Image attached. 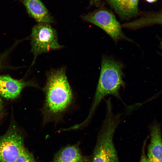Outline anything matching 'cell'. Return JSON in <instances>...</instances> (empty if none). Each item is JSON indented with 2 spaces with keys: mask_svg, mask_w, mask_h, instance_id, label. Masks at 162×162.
Returning <instances> with one entry per match:
<instances>
[{
  "mask_svg": "<svg viewBox=\"0 0 162 162\" xmlns=\"http://www.w3.org/2000/svg\"><path fill=\"white\" fill-rule=\"evenodd\" d=\"M44 91L45 96L42 112L44 123L60 121L74 99L65 68L52 69L47 72Z\"/></svg>",
  "mask_w": 162,
  "mask_h": 162,
  "instance_id": "cell-1",
  "label": "cell"
},
{
  "mask_svg": "<svg viewBox=\"0 0 162 162\" xmlns=\"http://www.w3.org/2000/svg\"><path fill=\"white\" fill-rule=\"evenodd\" d=\"M123 65L111 57L103 56L97 88L88 114L82 122L86 126L89 123L97 107L106 96L111 95L120 98L119 91L124 85L123 80Z\"/></svg>",
  "mask_w": 162,
  "mask_h": 162,
  "instance_id": "cell-2",
  "label": "cell"
},
{
  "mask_svg": "<svg viewBox=\"0 0 162 162\" xmlns=\"http://www.w3.org/2000/svg\"><path fill=\"white\" fill-rule=\"evenodd\" d=\"M106 103L105 118L98 136L91 162H120L113 137L120 123L121 115L114 113L110 98Z\"/></svg>",
  "mask_w": 162,
  "mask_h": 162,
  "instance_id": "cell-3",
  "label": "cell"
},
{
  "mask_svg": "<svg viewBox=\"0 0 162 162\" xmlns=\"http://www.w3.org/2000/svg\"><path fill=\"white\" fill-rule=\"evenodd\" d=\"M31 44L34 58L41 54L64 47L58 42L56 30L50 24L44 22L38 23L32 28Z\"/></svg>",
  "mask_w": 162,
  "mask_h": 162,
  "instance_id": "cell-4",
  "label": "cell"
},
{
  "mask_svg": "<svg viewBox=\"0 0 162 162\" xmlns=\"http://www.w3.org/2000/svg\"><path fill=\"white\" fill-rule=\"evenodd\" d=\"M82 18L85 21L101 28L115 42L122 40L132 41L124 34L119 22L113 14L110 11L100 10L84 15Z\"/></svg>",
  "mask_w": 162,
  "mask_h": 162,
  "instance_id": "cell-5",
  "label": "cell"
},
{
  "mask_svg": "<svg viewBox=\"0 0 162 162\" xmlns=\"http://www.w3.org/2000/svg\"><path fill=\"white\" fill-rule=\"evenodd\" d=\"M24 148L23 136L14 125L0 136V162H14Z\"/></svg>",
  "mask_w": 162,
  "mask_h": 162,
  "instance_id": "cell-6",
  "label": "cell"
},
{
  "mask_svg": "<svg viewBox=\"0 0 162 162\" xmlns=\"http://www.w3.org/2000/svg\"><path fill=\"white\" fill-rule=\"evenodd\" d=\"M31 85H35L13 79L9 75H0V95L6 99H14L24 87Z\"/></svg>",
  "mask_w": 162,
  "mask_h": 162,
  "instance_id": "cell-7",
  "label": "cell"
},
{
  "mask_svg": "<svg viewBox=\"0 0 162 162\" xmlns=\"http://www.w3.org/2000/svg\"><path fill=\"white\" fill-rule=\"evenodd\" d=\"M150 141L148 147L147 156L154 162H162V139L160 127L154 122L150 128Z\"/></svg>",
  "mask_w": 162,
  "mask_h": 162,
  "instance_id": "cell-8",
  "label": "cell"
},
{
  "mask_svg": "<svg viewBox=\"0 0 162 162\" xmlns=\"http://www.w3.org/2000/svg\"><path fill=\"white\" fill-rule=\"evenodd\" d=\"M29 15L38 23L54 22L52 16L40 0H20Z\"/></svg>",
  "mask_w": 162,
  "mask_h": 162,
  "instance_id": "cell-9",
  "label": "cell"
},
{
  "mask_svg": "<svg viewBox=\"0 0 162 162\" xmlns=\"http://www.w3.org/2000/svg\"><path fill=\"white\" fill-rule=\"evenodd\" d=\"M119 17L128 20L138 15L139 0H107Z\"/></svg>",
  "mask_w": 162,
  "mask_h": 162,
  "instance_id": "cell-10",
  "label": "cell"
},
{
  "mask_svg": "<svg viewBox=\"0 0 162 162\" xmlns=\"http://www.w3.org/2000/svg\"><path fill=\"white\" fill-rule=\"evenodd\" d=\"M83 159L78 146L72 145L60 150L55 155L52 162H81Z\"/></svg>",
  "mask_w": 162,
  "mask_h": 162,
  "instance_id": "cell-11",
  "label": "cell"
},
{
  "mask_svg": "<svg viewBox=\"0 0 162 162\" xmlns=\"http://www.w3.org/2000/svg\"><path fill=\"white\" fill-rule=\"evenodd\" d=\"M161 13H158L145 16L131 22L125 23L121 26L129 29H136L154 24H161Z\"/></svg>",
  "mask_w": 162,
  "mask_h": 162,
  "instance_id": "cell-12",
  "label": "cell"
},
{
  "mask_svg": "<svg viewBox=\"0 0 162 162\" xmlns=\"http://www.w3.org/2000/svg\"><path fill=\"white\" fill-rule=\"evenodd\" d=\"M14 162H38L33 154L25 148Z\"/></svg>",
  "mask_w": 162,
  "mask_h": 162,
  "instance_id": "cell-13",
  "label": "cell"
},
{
  "mask_svg": "<svg viewBox=\"0 0 162 162\" xmlns=\"http://www.w3.org/2000/svg\"><path fill=\"white\" fill-rule=\"evenodd\" d=\"M146 140L144 141L142 148V153L140 162H154L148 158L145 153V146Z\"/></svg>",
  "mask_w": 162,
  "mask_h": 162,
  "instance_id": "cell-14",
  "label": "cell"
},
{
  "mask_svg": "<svg viewBox=\"0 0 162 162\" xmlns=\"http://www.w3.org/2000/svg\"><path fill=\"white\" fill-rule=\"evenodd\" d=\"M1 67L0 63V67ZM2 100L0 95V112H1L2 109Z\"/></svg>",
  "mask_w": 162,
  "mask_h": 162,
  "instance_id": "cell-15",
  "label": "cell"
},
{
  "mask_svg": "<svg viewBox=\"0 0 162 162\" xmlns=\"http://www.w3.org/2000/svg\"><path fill=\"white\" fill-rule=\"evenodd\" d=\"M81 162H91V160L88 159L83 158Z\"/></svg>",
  "mask_w": 162,
  "mask_h": 162,
  "instance_id": "cell-16",
  "label": "cell"
},
{
  "mask_svg": "<svg viewBox=\"0 0 162 162\" xmlns=\"http://www.w3.org/2000/svg\"><path fill=\"white\" fill-rule=\"evenodd\" d=\"M146 0L149 2L152 3L156 1L157 0Z\"/></svg>",
  "mask_w": 162,
  "mask_h": 162,
  "instance_id": "cell-17",
  "label": "cell"
},
{
  "mask_svg": "<svg viewBox=\"0 0 162 162\" xmlns=\"http://www.w3.org/2000/svg\"><path fill=\"white\" fill-rule=\"evenodd\" d=\"M92 3H95L97 2L98 0H91Z\"/></svg>",
  "mask_w": 162,
  "mask_h": 162,
  "instance_id": "cell-18",
  "label": "cell"
}]
</instances>
